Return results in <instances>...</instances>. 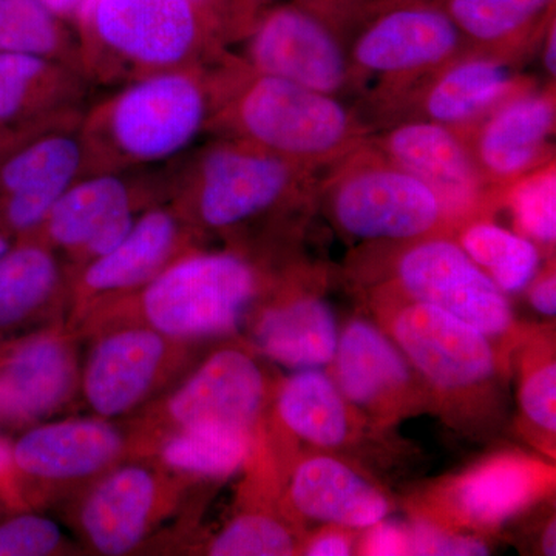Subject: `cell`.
I'll return each mask as SVG.
<instances>
[{
  "mask_svg": "<svg viewBox=\"0 0 556 556\" xmlns=\"http://www.w3.org/2000/svg\"><path fill=\"white\" fill-rule=\"evenodd\" d=\"M258 294V274L247 258L232 252L188 251L135 294L94 311L76 331L142 324L197 345L233 334Z\"/></svg>",
  "mask_w": 556,
  "mask_h": 556,
  "instance_id": "1",
  "label": "cell"
},
{
  "mask_svg": "<svg viewBox=\"0 0 556 556\" xmlns=\"http://www.w3.org/2000/svg\"><path fill=\"white\" fill-rule=\"evenodd\" d=\"M138 456L134 428L100 416L47 420L22 431L0 501L30 510L61 496H76L94 479Z\"/></svg>",
  "mask_w": 556,
  "mask_h": 556,
  "instance_id": "2",
  "label": "cell"
},
{
  "mask_svg": "<svg viewBox=\"0 0 556 556\" xmlns=\"http://www.w3.org/2000/svg\"><path fill=\"white\" fill-rule=\"evenodd\" d=\"M394 303L382 313L387 334L408 358L431 401L452 412L486 404L504 368L493 340L427 303Z\"/></svg>",
  "mask_w": 556,
  "mask_h": 556,
  "instance_id": "3",
  "label": "cell"
},
{
  "mask_svg": "<svg viewBox=\"0 0 556 556\" xmlns=\"http://www.w3.org/2000/svg\"><path fill=\"white\" fill-rule=\"evenodd\" d=\"M273 396L268 375L251 351L218 348L138 416L139 455L146 442L175 428L217 426L258 434Z\"/></svg>",
  "mask_w": 556,
  "mask_h": 556,
  "instance_id": "4",
  "label": "cell"
},
{
  "mask_svg": "<svg viewBox=\"0 0 556 556\" xmlns=\"http://www.w3.org/2000/svg\"><path fill=\"white\" fill-rule=\"evenodd\" d=\"M80 365L79 391L94 416L116 420L141 415L190 364L193 346L142 324L93 329Z\"/></svg>",
  "mask_w": 556,
  "mask_h": 556,
  "instance_id": "5",
  "label": "cell"
},
{
  "mask_svg": "<svg viewBox=\"0 0 556 556\" xmlns=\"http://www.w3.org/2000/svg\"><path fill=\"white\" fill-rule=\"evenodd\" d=\"M207 118V94L188 68L139 76L94 118L105 146L129 163H156L188 148Z\"/></svg>",
  "mask_w": 556,
  "mask_h": 556,
  "instance_id": "6",
  "label": "cell"
},
{
  "mask_svg": "<svg viewBox=\"0 0 556 556\" xmlns=\"http://www.w3.org/2000/svg\"><path fill=\"white\" fill-rule=\"evenodd\" d=\"M186 484L150 457H129L80 490L73 525L94 554L129 555L177 507Z\"/></svg>",
  "mask_w": 556,
  "mask_h": 556,
  "instance_id": "7",
  "label": "cell"
},
{
  "mask_svg": "<svg viewBox=\"0 0 556 556\" xmlns=\"http://www.w3.org/2000/svg\"><path fill=\"white\" fill-rule=\"evenodd\" d=\"M76 339L62 321L0 339V430H27L75 404L80 396Z\"/></svg>",
  "mask_w": 556,
  "mask_h": 556,
  "instance_id": "8",
  "label": "cell"
},
{
  "mask_svg": "<svg viewBox=\"0 0 556 556\" xmlns=\"http://www.w3.org/2000/svg\"><path fill=\"white\" fill-rule=\"evenodd\" d=\"M79 20L98 50L144 75L185 67L203 36L197 0H87Z\"/></svg>",
  "mask_w": 556,
  "mask_h": 556,
  "instance_id": "9",
  "label": "cell"
},
{
  "mask_svg": "<svg viewBox=\"0 0 556 556\" xmlns=\"http://www.w3.org/2000/svg\"><path fill=\"white\" fill-rule=\"evenodd\" d=\"M236 119L252 144L285 160L331 155L353 134L350 113L332 94L260 73L241 91Z\"/></svg>",
  "mask_w": 556,
  "mask_h": 556,
  "instance_id": "10",
  "label": "cell"
},
{
  "mask_svg": "<svg viewBox=\"0 0 556 556\" xmlns=\"http://www.w3.org/2000/svg\"><path fill=\"white\" fill-rule=\"evenodd\" d=\"M397 281L407 299L445 311L490 340L514 339V309L507 295L459 243L422 240L399 258Z\"/></svg>",
  "mask_w": 556,
  "mask_h": 556,
  "instance_id": "11",
  "label": "cell"
},
{
  "mask_svg": "<svg viewBox=\"0 0 556 556\" xmlns=\"http://www.w3.org/2000/svg\"><path fill=\"white\" fill-rule=\"evenodd\" d=\"M332 379L375 427H390L431 401L422 380L386 329L354 318L340 331Z\"/></svg>",
  "mask_w": 556,
  "mask_h": 556,
  "instance_id": "12",
  "label": "cell"
},
{
  "mask_svg": "<svg viewBox=\"0 0 556 556\" xmlns=\"http://www.w3.org/2000/svg\"><path fill=\"white\" fill-rule=\"evenodd\" d=\"M186 228L177 212L150 208L108 254L80 266L70 291V321L76 328L94 311L135 294L185 254Z\"/></svg>",
  "mask_w": 556,
  "mask_h": 556,
  "instance_id": "13",
  "label": "cell"
},
{
  "mask_svg": "<svg viewBox=\"0 0 556 556\" xmlns=\"http://www.w3.org/2000/svg\"><path fill=\"white\" fill-rule=\"evenodd\" d=\"M340 228L362 240H415L444 217L438 193L401 167H367L343 178L332 197Z\"/></svg>",
  "mask_w": 556,
  "mask_h": 556,
  "instance_id": "14",
  "label": "cell"
},
{
  "mask_svg": "<svg viewBox=\"0 0 556 556\" xmlns=\"http://www.w3.org/2000/svg\"><path fill=\"white\" fill-rule=\"evenodd\" d=\"M292 185L288 160L257 146H219L201 161L193 212L201 225L233 229L276 206Z\"/></svg>",
  "mask_w": 556,
  "mask_h": 556,
  "instance_id": "15",
  "label": "cell"
},
{
  "mask_svg": "<svg viewBox=\"0 0 556 556\" xmlns=\"http://www.w3.org/2000/svg\"><path fill=\"white\" fill-rule=\"evenodd\" d=\"M84 163L78 138L46 134L17 139L0 155V225L14 240L39 233Z\"/></svg>",
  "mask_w": 556,
  "mask_h": 556,
  "instance_id": "16",
  "label": "cell"
},
{
  "mask_svg": "<svg viewBox=\"0 0 556 556\" xmlns=\"http://www.w3.org/2000/svg\"><path fill=\"white\" fill-rule=\"evenodd\" d=\"M249 58L260 75L321 93H336L348 78L339 40L324 22L299 7H280L260 22L249 42Z\"/></svg>",
  "mask_w": 556,
  "mask_h": 556,
  "instance_id": "17",
  "label": "cell"
},
{
  "mask_svg": "<svg viewBox=\"0 0 556 556\" xmlns=\"http://www.w3.org/2000/svg\"><path fill=\"white\" fill-rule=\"evenodd\" d=\"M135 219L129 185L118 175L100 174L76 179L36 237L84 265L112 251L129 233Z\"/></svg>",
  "mask_w": 556,
  "mask_h": 556,
  "instance_id": "18",
  "label": "cell"
},
{
  "mask_svg": "<svg viewBox=\"0 0 556 556\" xmlns=\"http://www.w3.org/2000/svg\"><path fill=\"white\" fill-rule=\"evenodd\" d=\"M554 482V471L532 457L504 453L471 467L444 486V517L459 527L496 529L536 503Z\"/></svg>",
  "mask_w": 556,
  "mask_h": 556,
  "instance_id": "19",
  "label": "cell"
},
{
  "mask_svg": "<svg viewBox=\"0 0 556 556\" xmlns=\"http://www.w3.org/2000/svg\"><path fill=\"white\" fill-rule=\"evenodd\" d=\"M288 503L300 517L350 530L378 525L391 510L382 489L331 455L300 460L289 479Z\"/></svg>",
  "mask_w": 556,
  "mask_h": 556,
  "instance_id": "20",
  "label": "cell"
},
{
  "mask_svg": "<svg viewBox=\"0 0 556 556\" xmlns=\"http://www.w3.org/2000/svg\"><path fill=\"white\" fill-rule=\"evenodd\" d=\"M459 35L447 11L404 7L388 11L358 36L354 61L375 73L416 72L447 60Z\"/></svg>",
  "mask_w": 556,
  "mask_h": 556,
  "instance_id": "21",
  "label": "cell"
},
{
  "mask_svg": "<svg viewBox=\"0 0 556 556\" xmlns=\"http://www.w3.org/2000/svg\"><path fill=\"white\" fill-rule=\"evenodd\" d=\"M65 299V270L38 237L14 240L0 255V339L54 324Z\"/></svg>",
  "mask_w": 556,
  "mask_h": 556,
  "instance_id": "22",
  "label": "cell"
},
{
  "mask_svg": "<svg viewBox=\"0 0 556 556\" xmlns=\"http://www.w3.org/2000/svg\"><path fill=\"white\" fill-rule=\"evenodd\" d=\"M249 329L252 350L294 371L331 365L340 336L334 313L313 294L292 295L260 308Z\"/></svg>",
  "mask_w": 556,
  "mask_h": 556,
  "instance_id": "23",
  "label": "cell"
},
{
  "mask_svg": "<svg viewBox=\"0 0 556 556\" xmlns=\"http://www.w3.org/2000/svg\"><path fill=\"white\" fill-rule=\"evenodd\" d=\"M273 397L280 426L321 450L350 447L368 420L321 368L298 369L278 386Z\"/></svg>",
  "mask_w": 556,
  "mask_h": 556,
  "instance_id": "24",
  "label": "cell"
},
{
  "mask_svg": "<svg viewBox=\"0 0 556 556\" xmlns=\"http://www.w3.org/2000/svg\"><path fill=\"white\" fill-rule=\"evenodd\" d=\"M387 150L401 169L427 182L445 212L464 208L477 197V167L463 142L437 121L404 124L387 138Z\"/></svg>",
  "mask_w": 556,
  "mask_h": 556,
  "instance_id": "25",
  "label": "cell"
},
{
  "mask_svg": "<svg viewBox=\"0 0 556 556\" xmlns=\"http://www.w3.org/2000/svg\"><path fill=\"white\" fill-rule=\"evenodd\" d=\"M255 448L257 434L228 427L192 426L150 439L141 456L150 457L185 481H215L239 473L254 456Z\"/></svg>",
  "mask_w": 556,
  "mask_h": 556,
  "instance_id": "26",
  "label": "cell"
},
{
  "mask_svg": "<svg viewBox=\"0 0 556 556\" xmlns=\"http://www.w3.org/2000/svg\"><path fill=\"white\" fill-rule=\"evenodd\" d=\"M555 126V102L547 94H527L496 110L479 137V160L497 178L529 169L546 148Z\"/></svg>",
  "mask_w": 556,
  "mask_h": 556,
  "instance_id": "27",
  "label": "cell"
},
{
  "mask_svg": "<svg viewBox=\"0 0 556 556\" xmlns=\"http://www.w3.org/2000/svg\"><path fill=\"white\" fill-rule=\"evenodd\" d=\"M510 86V72L501 62H460L428 91L427 112L444 126L467 123L495 105Z\"/></svg>",
  "mask_w": 556,
  "mask_h": 556,
  "instance_id": "28",
  "label": "cell"
},
{
  "mask_svg": "<svg viewBox=\"0 0 556 556\" xmlns=\"http://www.w3.org/2000/svg\"><path fill=\"white\" fill-rule=\"evenodd\" d=\"M460 248L495 281L504 294H517L532 283L540 269L536 244L522 233L489 222L473 223L460 233Z\"/></svg>",
  "mask_w": 556,
  "mask_h": 556,
  "instance_id": "29",
  "label": "cell"
},
{
  "mask_svg": "<svg viewBox=\"0 0 556 556\" xmlns=\"http://www.w3.org/2000/svg\"><path fill=\"white\" fill-rule=\"evenodd\" d=\"M53 60L0 51V130L24 138L50 102L58 80Z\"/></svg>",
  "mask_w": 556,
  "mask_h": 556,
  "instance_id": "30",
  "label": "cell"
},
{
  "mask_svg": "<svg viewBox=\"0 0 556 556\" xmlns=\"http://www.w3.org/2000/svg\"><path fill=\"white\" fill-rule=\"evenodd\" d=\"M554 0H448L447 13L460 33L482 42L511 38L538 21Z\"/></svg>",
  "mask_w": 556,
  "mask_h": 556,
  "instance_id": "31",
  "label": "cell"
},
{
  "mask_svg": "<svg viewBox=\"0 0 556 556\" xmlns=\"http://www.w3.org/2000/svg\"><path fill=\"white\" fill-rule=\"evenodd\" d=\"M64 49V33L39 0H0V51L53 60Z\"/></svg>",
  "mask_w": 556,
  "mask_h": 556,
  "instance_id": "32",
  "label": "cell"
},
{
  "mask_svg": "<svg viewBox=\"0 0 556 556\" xmlns=\"http://www.w3.org/2000/svg\"><path fill=\"white\" fill-rule=\"evenodd\" d=\"M299 541L287 522L265 511H247L208 540L206 554L212 556H285L294 555Z\"/></svg>",
  "mask_w": 556,
  "mask_h": 556,
  "instance_id": "33",
  "label": "cell"
},
{
  "mask_svg": "<svg viewBox=\"0 0 556 556\" xmlns=\"http://www.w3.org/2000/svg\"><path fill=\"white\" fill-rule=\"evenodd\" d=\"M511 212L519 233L533 243L554 244L556 240V175L548 167L521 179L510 197Z\"/></svg>",
  "mask_w": 556,
  "mask_h": 556,
  "instance_id": "34",
  "label": "cell"
},
{
  "mask_svg": "<svg viewBox=\"0 0 556 556\" xmlns=\"http://www.w3.org/2000/svg\"><path fill=\"white\" fill-rule=\"evenodd\" d=\"M519 408L527 424L555 437L556 431V364L554 350L535 348L521 365L518 390Z\"/></svg>",
  "mask_w": 556,
  "mask_h": 556,
  "instance_id": "35",
  "label": "cell"
},
{
  "mask_svg": "<svg viewBox=\"0 0 556 556\" xmlns=\"http://www.w3.org/2000/svg\"><path fill=\"white\" fill-rule=\"evenodd\" d=\"M65 547L53 519L21 510L0 522V556H47Z\"/></svg>",
  "mask_w": 556,
  "mask_h": 556,
  "instance_id": "36",
  "label": "cell"
},
{
  "mask_svg": "<svg viewBox=\"0 0 556 556\" xmlns=\"http://www.w3.org/2000/svg\"><path fill=\"white\" fill-rule=\"evenodd\" d=\"M412 555H486L489 547L477 536L464 535L434 522H416L409 529Z\"/></svg>",
  "mask_w": 556,
  "mask_h": 556,
  "instance_id": "37",
  "label": "cell"
},
{
  "mask_svg": "<svg viewBox=\"0 0 556 556\" xmlns=\"http://www.w3.org/2000/svg\"><path fill=\"white\" fill-rule=\"evenodd\" d=\"M365 530L367 533L362 538L358 547L362 555H412V535L407 527L382 519Z\"/></svg>",
  "mask_w": 556,
  "mask_h": 556,
  "instance_id": "38",
  "label": "cell"
},
{
  "mask_svg": "<svg viewBox=\"0 0 556 556\" xmlns=\"http://www.w3.org/2000/svg\"><path fill=\"white\" fill-rule=\"evenodd\" d=\"M302 554L309 556H346L353 554V538L350 529L331 526V529L318 533L303 547Z\"/></svg>",
  "mask_w": 556,
  "mask_h": 556,
  "instance_id": "39",
  "label": "cell"
},
{
  "mask_svg": "<svg viewBox=\"0 0 556 556\" xmlns=\"http://www.w3.org/2000/svg\"><path fill=\"white\" fill-rule=\"evenodd\" d=\"M530 303L543 316L555 317L556 314V278L554 273L535 277L530 283Z\"/></svg>",
  "mask_w": 556,
  "mask_h": 556,
  "instance_id": "40",
  "label": "cell"
},
{
  "mask_svg": "<svg viewBox=\"0 0 556 556\" xmlns=\"http://www.w3.org/2000/svg\"><path fill=\"white\" fill-rule=\"evenodd\" d=\"M39 2L61 20V17L79 16L87 0H39Z\"/></svg>",
  "mask_w": 556,
  "mask_h": 556,
  "instance_id": "41",
  "label": "cell"
},
{
  "mask_svg": "<svg viewBox=\"0 0 556 556\" xmlns=\"http://www.w3.org/2000/svg\"><path fill=\"white\" fill-rule=\"evenodd\" d=\"M11 447H13V442H10L9 439L0 434V492L5 486L10 475Z\"/></svg>",
  "mask_w": 556,
  "mask_h": 556,
  "instance_id": "42",
  "label": "cell"
},
{
  "mask_svg": "<svg viewBox=\"0 0 556 556\" xmlns=\"http://www.w3.org/2000/svg\"><path fill=\"white\" fill-rule=\"evenodd\" d=\"M556 27L552 25L544 49V65H546L548 75L555 76L556 73Z\"/></svg>",
  "mask_w": 556,
  "mask_h": 556,
  "instance_id": "43",
  "label": "cell"
},
{
  "mask_svg": "<svg viewBox=\"0 0 556 556\" xmlns=\"http://www.w3.org/2000/svg\"><path fill=\"white\" fill-rule=\"evenodd\" d=\"M543 551L546 555L554 556L556 554V526L555 519L548 522L543 533Z\"/></svg>",
  "mask_w": 556,
  "mask_h": 556,
  "instance_id": "44",
  "label": "cell"
},
{
  "mask_svg": "<svg viewBox=\"0 0 556 556\" xmlns=\"http://www.w3.org/2000/svg\"><path fill=\"white\" fill-rule=\"evenodd\" d=\"M17 137L14 135L7 134V131L0 130V155L5 152L7 149L10 148L11 144L17 141Z\"/></svg>",
  "mask_w": 556,
  "mask_h": 556,
  "instance_id": "45",
  "label": "cell"
},
{
  "mask_svg": "<svg viewBox=\"0 0 556 556\" xmlns=\"http://www.w3.org/2000/svg\"><path fill=\"white\" fill-rule=\"evenodd\" d=\"M13 237H11L10 233L3 229V226L0 225V255H2L11 244H13Z\"/></svg>",
  "mask_w": 556,
  "mask_h": 556,
  "instance_id": "46",
  "label": "cell"
}]
</instances>
